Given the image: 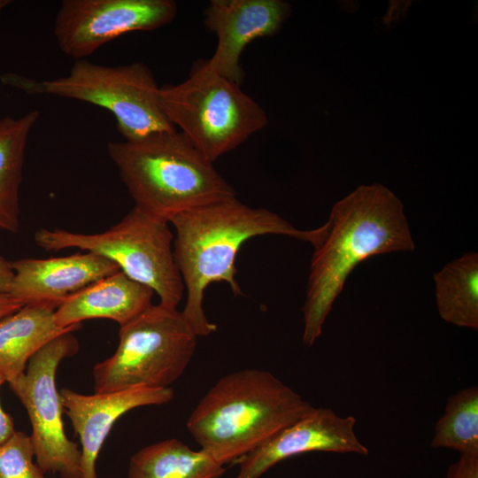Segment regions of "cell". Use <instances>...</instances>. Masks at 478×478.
Returning a JSON list of instances; mask_svg holds the SVG:
<instances>
[{
    "mask_svg": "<svg viewBox=\"0 0 478 478\" xmlns=\"http://www.w3.org/2000/svg\"><path fill=\"white\" fill-rule=\"evenodd\" d=\"M225 471L204 451L171 438L136 451L130 459L127 478H219Z\"/></svg>",
    "mask_w": 478,
    "mask_h": 478,
    "instance_id": "cell-17",
    "label": "cell"
},
{
    "mask_svg": "<svg viewBox=\"0 0 478 478\" xmlns=\"http://www.w3.org/2000/svg\"><path fill=\"white\" fill-rule=\"evenodd\" d=\"M313 408L270 372L246 368L221 377L198 402L187 428L200 449L224 466Z\"/></svg>",
    "mask_w": 478,
    "mask_h": 478,
    "instance_id": "cell-3",
    "label": "cell"
},
{
    "mask_svg": "<svg viewBox=\"0 0 478 478\" xmlns=\"http://www.w3.org/2000/svg\"><path fill=\"white\" fill-rule=\"evenodd\" d=\"M59 394L64 412L70 419L81 444V478H97L96 459L117 420L137 407L167 404L174 395L170 387H134L93 395L64 388Z\"/></svg>",
    "mask_w": 478,
    "mask_h": 478,
    "instance_id": "cell-13",
    "label": "cell"
},
{
    "mask_svg": "<svg viewBox=\"0 0 478 478\" xmlns=\"http://www.w3.org/2000/svg\"><path fill=\"white\" fill-rule=\"evenodd\" d=\"M176 13L171 0H64L54 35L62 52L79 60L122 35L167 25Z\"/></svg>",
    "mask_w": 478,
    "mask_h": 478,
    "instance_id": "cell-10",
    "label": "cell"
},
{
    "mask_svg": "<svg viewBox=\"0 0 478 478\" xmlns=\"http://www.w3.org/2000/svg\"><path fill=\"white\" fill-rule=\"evenodd\" d=\"M5 382L0 376V388ZM16 432L12 416L5 412L0 403V446L5 443Z\"/></svg>",
    "mask_w": 478,
    "mask_h": 478,
    "instance_id": "cell-23",
    "label": "cell"
},
{
    "mask_svg": "<svg viewBox=\"0 0 478 478\" xmlns=\"http://www.w3.org/2000/svg\"><path fill=\"white\" fill-rule=\"evenodd\" d=\"M24 305L8 294H0V320L12 314Z\"/></svg>",
    "mask_w": 478,
    "mask_h": 478,
    "instance_id": "cell-25",
    "label": "cell"
},
{
    "mask_svg": "<svg viewBox=\"0 0 478 478\" xmlns=\"http://www.w3.org/2000/svg\"><path fill=\"white\" fill-rule=\"evenodd\" d=\"M197 337L177 308L151 305L120 327L116 351L94 366L95 393L169 388L189 364Z\"/></svg>",
    "mask_w": 478,
    "mask_h": 478,
    "instance_id": "cell-7",
    "label": "cell"
},
{
    "mask_svg": "<svg viewBox=\"0 0 478 478\" xmlns=\"http://www.w3.org/2000/svg\"><path fill=\"white\" fill-rule=\"evenodd\" d=\"M162 112L211 162L267 124L263 108L240 85L201 65L184 81L159 88Z\"/></svg>",
    "mask_w": 478,
    "mask_h": 478,
    "instance_id": "cell-5",
    "label": "cell"
},
{
    "mask_svg": "<svg viewBox=\"0 0 478 478\" xmlns=\"http://www.w3.org/2000/svg\"><path fill=\"white\" fill-rule=\"evenodd\" d=\"M14 278L9 295L22 303L57 308L69 296L120 271L112 260L90 251L65 257L11 261Z\"/></svg>",
    "mask_w": 478,
    "mask_h": 478,
    "instance_id": "cell-14",
    "label": "cell"
},
{
    "mask_svg": "<svg viewBox=\"0 0 478 478\" xmlns=\"http://www.w3.org/2000/svg\"><path fill=\"white\" fill-rule=\"evenodd\" d=\"M291 5L281 0H212L205 24L218 43L204 66L241 85L240 58L253 40L275 35L291 14Z\"/></svg>",
    "mask_w": 478,
    "mask_h": 478,
    "instance_id": "cell-12",
    "label": "cell"
},
{
    "mask_svg": "<svg viewBox=\"0 0 478 478\" xmlns=\"http://www.w3.org/2000/svg\"><path fill=\"white\" fill-rule=\"evenodd\" d=\"M40 113L31 111L19 119H0V229H19V187L29 133Z\"/></svg>",
    "mask_w": 478,
    "mask_h": 478,
    "instance_id": "cell-18",
    "label": "cell"
},
{
    "mask_svg": "<svg viewBox=\"0 0 478 478\" xmlns=\"http://www.w3.org/2000/svg\"><path fill=\"white\" fill-rule=\"evenodd\" d=\"M356 419L329 408H316L244 455L235 478H258L275 464L312 451L367 455L355 433Z\"/></svg>",
    "mask_w": 478,
    "mask_h": 478,
    "instance_id": "cell-11",
    "label": "cell"
},
{
    "mask_svg": "<svg viewBox=\"0 0 478 478\" xmlns=\"http://www.w3.org/2000/svg\"><path fill=\"white\" fill-rule=\"evenodd\" d=\"M11 3L9 0H0V12Z\"/></svg>",
    "mask_w": 478,
    "mask_h": 478,
    "instance_id": "cell-26",
    "label": "cell"
},
{
    "mask_svg": "<svg viewBox=\"0 0 478 478\" xmlns=\"http://www.w3.org/2000/svg\"><path fill=\"white\" fill-rule=\"evenodd\" d=\"M23 80L16 83L28 93L75 99L111 112L125 141L176 131L161 110L159 88L151 71L141 62L109 66L79 59L66 76Z\"/></svg>",
    "mask_w": 478,
    "mask_h": 478,
    "instance_id": "cell-8",
    "label": "cell"
},
{
    "mask_svg": "<svg viewBox=\"0 0 478 478\" xmlns=\"http://www.w3.org/2000/svg\"><path fill=\"white\" fill-rule=\"evenodd\" d=\"M46 251L79 249L113 261L126 275L149 288L159 304L177 308L185 289L174 261L173 235L168 223L154 220L134 207L109 229L95 234L64 229H38L34 235Z\"/></svg>",
    "mask_w": 478,
    "mask_h": 478,
    "instance_id": "cell-6",
    "label": "cell"
},
{
    "mask_svg": "<svg viewBox=\"0 0 478 478\" xmlns=\"http://www.w3.org/2000/svg\"><path fill=\"white\" fill-rule=\"evenodd\" d=\"M13 278L14 271L11 261L0 255V294L9 295Z\"/></svg>",
    "mask_w": 478,
    "mask_h": 478,
    "instance_id": "cell-24",
    "label": "cell"
},
{
    "mask_svg": "<svg viewBox=\"0 0 478 478\" xmlns=\"http://www.w3.org/2000/svg\"><path fill=\"white\" fill-rule=\"evenodd\" d=\"M78 350L73 332L61 334L31 357L21 375L8 382L27 412L37 465L45 474L61 478H81V450L65 434L64 407L56 386L59 364Z\"/></svg>",
    "mask_w": 478,
    "mask_h": 478,
    "instance_id": "cell-9",
    "label": "cell"
},
{
    "mask_svg": "<svg viewBox=\"0 0 478 478\" xmlns=\"http://www.w3.org/2000/svg\"><path fill=\"white\" fill-rule=\"evenodd\" d=\"M107 152L135 207L154 220L169 223L188 210L235 197L212 162L181 132L109 142Z\"/></svg>",
    "mask_w": 478,
    "mask_h": 478,
    "instance_id": "cell-4",
    "label": "cell"
},
{
    "mask_svg": "<svg viewBox=\"0 0 478 478\" xmlns=\"http://www.w3.org/2000/svg\"><path fill=\"white\" fill-rule=\"evenodd\" d=\"M175 230L174 261L187 290L181 314L197 336L217 329L204 313V291L213 282H227L235 296L242 295L235 280V258L248 240L264 235H281L320 246L329 223L312 230H301L278 214L252 208L236 197L217 200L188 210L170 222Z\"/></svg>",
    "mask_w": 478,
    "mask_h": 478,
    "instance_id": "cell-1",
    "label": "cell"
},
{
    "mask_svg": "<svg viewBox=\"0 0 478 478\" xmlns=\"http://www.w3.org/2000/svg\"><path fill=\"white\" fill-rule=\"evenodd\" d=\"M56 306L24 305L0 320V376L9 382L21 375L31 357L56 336L81 326L61 328L54 320Z\"/></svg>",
    "mask_w": 478,
    "mask_h": 478,
    "instance_id": "cell-16",
    "label": "cell"
},
{
    "mask_svg": "<svg viewBox=\"0 0 478 478\" xmlns=\"http://www.w3.org/2000/svg\"><path fill=\"white\" fill-rule=\"evenodd\" d=\"M432 448L463 453L478 452V388L472 386L448 397L435 426Z\"/></svg>",
    "mask_w": 478,
    "mask_h": 478,
    "instance_id": "cell-20",
    "label": "cell"
},
{
    "mask_svg": "<svg viewBox=\"0 0 478 478\" xmlns=\"http://www.w3.org/2000/svg\"><path fill=\"white\" fill-rule=\"evenodd\" d=\"M436 301L441 318L452 325L478 329V254L465 253L435 274Z\"/></svg>",
    "mask_w": 478,
    "mask_h": 478,
    "instance_id": "cell-19",
    "label": "cell"
},
{
    "mask_svg": "<svg viewBox=\"0 0 478 478\" xmlns=\"http://www.w3.org/2000/svg\"><path fill=\"white\" fill-rule=\"evenodd\" d=\"M35 459L30 436L16 431L0 446V478H46Z\"/></svg>",
    "mask_w": 478,
    "mask_h": 478,
    "instance_id": "cell-21",
    "label": "cell"
},
{
    "mask_svg": "<svg viewBox=\"0 0 478 478\" xmlns=\"http://www.w3.org/2000/svg\"><path fill=\"white\" fill-rule=\"evenodd\" d=\"M312 257L303 306V342L312 345L351 271L368 258L414 250L401 200L385 186L358 187L335 203Z\"/></svg>",
    "mask_w": 478,
    "mask_h": 478,
    "instance_id": "cell-2",
    "label": "cell"
},
{
    "mask_svg": "<svg viewBox=\"0 0 478 478\" xmlns=\"http://www.w3.org/2000/svg\"><path fill=\"white\" fill-rule=\"evenodd\" d=\"M446 478H478V452L460 454L450 466Z\"/></svg>",
    "mask_w": 478,
    "mask_h": 478,
    "instance_id": "cell-22",
    "label": "cell"
},
{
    "mask_svg": "<svg viewBox=\"0 0 478 478\" xmlns=\"http://www.w3.org/2000/svg\"><path fill=\"white\" fill-rule=\"evenodd\" d=\"M154 291L122 271L104 277L69 296L54 312L58 327L69 328L91 319H108L124 326L152 304Z\"/></svg>",
    "mask_w": 478,
    "mask_h": 478,
    "instance_id": "cell-15",
    "label": "cell"
}]
</instances>
